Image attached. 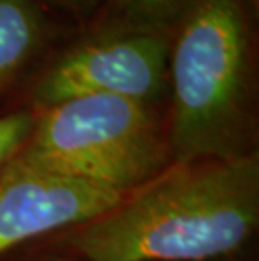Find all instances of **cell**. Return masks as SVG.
<instances>
[{"label":"cell","instance_id":"cell-1","mask_svg":"<svg viewBox=\"0 0 259 261\" xmlns=\"http://www.w3.org/2000/svg\"><path fill=\"white\" fill-rule=\"evenodd\" d=\"M257 221L259 162L242 153L177 164L71 243L88 261H202L241 248Z\"/></svg>","mask_w":259,"mask_h":261},{"label":"cell","instance_id":"cell-2","mask_svg":"<svg viewBox=\"0 0 259 261\" xmlns=\"http://www.w3.org/2000/svg\"><path fill=\"white\" fill-rule=\"evenodd\" d=\"M249 0H199L172 32L167 143L177 164L242 155L254 128Z\"/></svg>","mask_w":259,"mask_h":261},{"label":"cell","instance_id":"cell-3","mask_svg":"<svg viewBox=\"0 0 259 261\" xmlns=\"http://www.w3.org/2000/svg\"><path fill=\"white\" fill-rule=\"evenodd\" d=\"M158 107L96 94L36 112L20 160L130 194L155 179L168 159Z\"/></svg>","mask_w":259,"mask_h":261},{"label":"cell","instance_id":"cell-4","mask_svg":"<svg viewBox=\"0 0 259 261\" xmlns=\"http://www.w3.org/2000/svg\"><path fill=\"white\" fill-rule=\"evenodd\" d=\"M170 32L90 25L31 88L36 112L68 99L109 94L158 107L167 99Z\"/></svg>","mask_w":259,"mask_h":261},{"label":"cell","instance_id":"cell-5","mask_svg":"<svg viewBox=\"0 0 259 261\" xmlns=\"http://www.w3.org/2000/svg\"><path fill=\"white\" fill-rule=\"evenodd\" d=\"M126 196L36 167L15 155L0 167V253L54 229L90 223Z\"/></svg>","mask_w":259,"mask_h":261},{"label":"cell","instance_id":"cell-6","mask_svg":"<svg viewBox=\"0 0 259 261\" xmlns=\"http://www.w3.org/2000/svg\"><path fill=\"white\" fill-rule=\"evenodd\" d=\"M56 31L46 0H0V93L34 64Z\"/></svg>","mask_w":259,"mask_h":261},{"label":"cell","instance_id":"cell-7","mask_svg":"<svg viewBox=\"0 0 259 261\" xmlns=\"http://www.w3.org/2000/svg\"><path fill=\"white\" fill-rule=\"evenodd\" d=\"M199 0H103L90 25H123L172 34Z\"/></svg>","mask_w":259,"mask_h":261},{"label":"cell","instance_id":"cell-8","mask_svg":"<svg viewBox=\"0 0 259 261\" xmlns=\"http://www.w3.org/2000/svg\"><path fill=\"white\" fill-rule=\"evenodd\" d=\"M36 125V112L20 110L0 116V167L12 160L29 142Z\"/></svg>","mask_w":259,"mask_h":261},{"label":"cell","instance_id":"cell-9","mask_svg":"<svg viewBox=\"0 0 259 261\" xmlns=\"http://www.w3.org/2000/svg\"><path fill=\"white\" fill-rule=\"evenodd\" d=\"M46 2L49 7L54 5V7H59L61 10H66L78 17L91 19L103 0H46Z\"/></svg>","mask_w":259,"mask_h":261},{"label":"cell","instance_id":"cell-10","mask_svg":"<svg viewBox=\"0 0 259 261\" xmlns=\"http://www.w3.org/2000/svg\"><path fill=\"white\" fill-rule=\"evenodd\" d=\"M251 5H252V9L256 10V12H259V0H249Z\"/></svg>","mask_w":259,"mask_h":261}]
</instances>
